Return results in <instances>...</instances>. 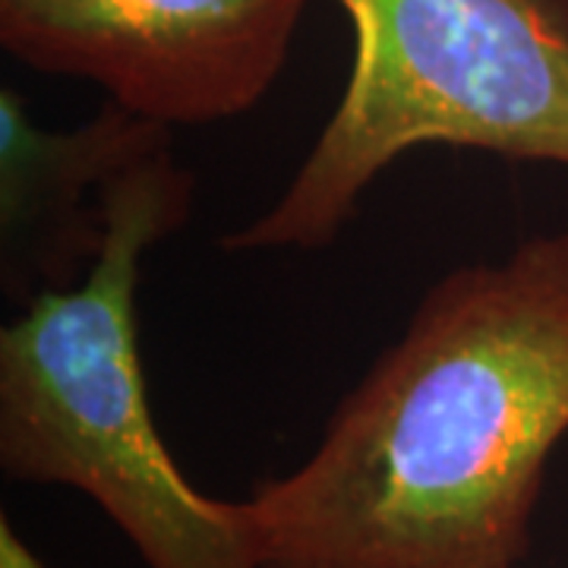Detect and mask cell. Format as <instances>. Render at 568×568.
Returning a JSON list of instances; mask_svg holds the SVG:
<instances>
[{
    "instance_id": "obj_5",
    "label": "cell",
    "mask_w": 568,
    "mask_h": 568,
    "mask_svg": "<svg viewBox=\"0 0 568 568\" xmlns=\"http://www.w3.org/2000/svg\"><path fill=\"white\" fill-rule=\"evenodd\" d=\"M171 142V126L108 102L73 130H48L0 92V282L17 304L70 291L95 268L121 178Z\"/></svg>"
},
{
    "instance_id": "obj_4",
    "label": "cell",
    "mask_w": 568,
    "mask_h": 568,
    "mask_svg": "<svg viewBox=\"0 0 568 568\" xmlns=\"http://www.w3.org/2000/svg\"><path fill=\"white\" fill-rule=\"evenodd\" d=\"M306 0H0V44L164 126L237 118L278 80Z\"/></svg>"
},
{
    "instance_id": "obj_6",
    "label": "cell",
    "mask_w": 568,
    "mask_h": 568,
    "mask_svg": "<svg viewBox=\"0 0 568 568\" xmlns=\"http://www.w3.org/2000/svg\"><path fill=\"white\" fill-rule=\"evenodd\" d=\"M0 568H44L32 547L20 537V530L10 525V518H0Z\"/></svg>"
},
{
    "instance_id": "obj_3",
    "label": "cell",
    "mask_w": 568,
    "mask_h": 568,
    "mask_svg": "<svg viewBox=\"0 0 568 568\" xmlns=\"http://www.w3.org/2000/svg\"><path fill=\"white\" fill-rule=\"evenodd\" d=\"M354 26L345 95L275 205L222 246L332 244L420 145L568 164V0H335Z\"/></svg>"
},
{
    "instance_id": "obj_1",
    "label": "cell",
    "mask_w": 568,
    "mask_h": 568,
    "mask_svg": "<svg viewBox=\"0 0 568 568\" xmlns=\"http://www.w3.org/2000/svg\"><path fill=\"white\" fill-rule=\"evenodd\" d=\"M568 433V234L455 268L244 499L260 568H515Z\"/></svg>"
},
{
    "instance_id": "obj_2",
    "label": "cell",
    "mask_w": 568,
    "mask_h": 568,
    "mask_svg": "<svg viewBox=\"0 0 568 568\" xmlns=\"http://www.w3.org/2000/svg\"><path fill=\"white\" fill-rule=\"evenodd\" d=\"M193 212L171 142L118 183L95 268L0 332V467L80 489L145 568H260L246 503L205 496L164 446L142 373L136 287L149 246Z\"/></svg>"
}]
</instances>
